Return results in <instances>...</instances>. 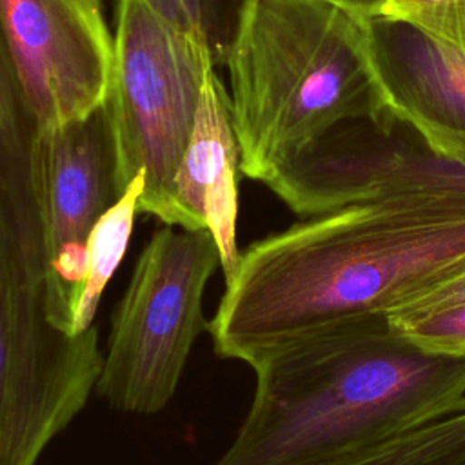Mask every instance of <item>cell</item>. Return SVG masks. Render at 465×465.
Instances as JSON below:
<instances>
[{"label":"cell","mask_w":465,"mask_h":465,"mask_svg":"<svg viewBox=\"0 0 465 465\" xmlns=\"http://www.w3.org/2000/svg\"><path fill=\"white\" fill-rule=\"evenodd\" d=\"M263 185L309 218L371 200L465 194V156L438 147L387 105L336 124L278 165Z\"/></svg>","instance_id":"obj_7"},{"label":"cell","mask_w":465,"mask_h":465,"mask_svg":"<svg viewBox=\"0 0 465 465\" xmlns=\"http://www.w3.org/2000/svg\"><path fill=\"white\" fill-rule=\"evenodd\" d=\"M169 22L202 35L214 65H223L245 0H143Z\"/></svg>","instance_id":"obj_13"},{"label":"cell","mask_w":465,"mask_h":465,"mask_svg":"<svg viewBox=\"0 0 465 465\" xmlns=\"http://www.w3.org/2000/svg\"><path fill=\"white\" fill-rule=\"evenodd\" d=\"M222 267L207 229L162 223L134 263L114 309L98 394L118 411L156 414L173 398L207 323L203 289Z\"/></svg>","instance_id":"obj_6"},{"label":"cell","mask_w":465,"mask_h":465,"mask_svg":"<svg viewBox=\"0 0 465 465\" xmlns=\"http://www.w3.org/2000/svg\"><path fill=\"white\" fill-rule=\"evenodd\" d=\"M0 22L35 131L107 102L114 49L100 7L89 0H0Z\"/></svg>","instance_id":"obj_8"},{"label":"cell","mask_w":465,"mask_h":465,"mask_svg":"<svg viewBox=\"0 0 465 465\" xmlns=\"http://www.w3.org/2000/svg\"><path fill=\"white\" fill-rule=\"evenodd\" d=\"M372 60L389 107L438 147L465 156V44L369 16Z\"/></svg>","instance_id":"obj_10"},{"label":"cell","mask_w":465,"mask_h":465,"mask_svg":"<svg viewBox=\"0 0 465 465\" xmlns=\"http://www.w3.org/2000/svg\"><path fill=\"white\" fill-rule=\"evenodd\" d=\"M341 2L352 5L354 9L361 11V13L367 15V16H371V15H374V11L378 9V5H380L383 0H341Z\"/></svg>","instance_id":"obj_19"},{"label":"cell","mask_w":465,"mask_h":465,"mask_svg":"<svg viewBox=\"0 0 465 465\" xmlns=\"http://www.w3.org/2000/svg\"><path fill=\"white\" fill-rule=\"evenodd\" d=\"M107 98L120 193L140 174V213L176 225L173 182L185 153L205 73L216 67L205 38L143 0H118Z\"/></svg>","instance_id":"obj_5"},{"label":"cell","mask_w":465,"mask_h":465,"mask_svg":"<svg viewBox=\"0 0 465 465\" xmlns=\"http://www.w3.org/2000/svg\"><path fill=\"white\" fill-rule=\"evenodd\" d=\"M29 156L56 305L73 331L89 232L122 196L107 102L82 118L33 131Z\"/></svg>","instance_id":"obj_9"},{"label":"cell","mask_w":465,"mask_h":465,"mask_svg":"<svg viewBox=\"0 0 465 465\" xmlns=\"http://www.w3.org/2000/svg\"><path fill=\"white\" fill-rule=\"evenodd\" d=\"M322 465H394L389 456L378 449H365V450H358L331 461H325Z\"/></svg>","instance_id":"obj_18"},{"label":"cell","mask_w":465,"mask_h":465,"mask_svg":"<svg viewBox=\"0 0 465 465\" xmlns=\"http://www.w3.org/2000/svg\"><path fill=\"white\" fill-rule=\"evenodd\" d=\"M0 125L5 136L16 143L31 140V134L35 131L22 105L2 22H0Z\"/></svg>","instance_id":"obj_16"},{"label":"cell","mask_w":465,"mask_h":465,"mask_svg":"<svg viewBox=\"0 0 465 465\" xmlns=\"http://www.w3.org/2000/svg\"><path fill=\"white\" fill-rule=\"evenodd\" d=\"M465 271V194L389 198L309 216L240 251L214 351L251 369L325 331L391 316Z\"/></svg>","instance_id":"obj_1"},{"label":"cell","mask_w":465,"mask_h":465,"mask_svg":"<svg viewBox=\"0 0 465 465\" xmlns=\"http://www.w3.org/2000/svg\"><path fill=\"white\" fill-rule=\"evenodd\" d=\"M391 327L427 351L465 354V303L427 314L387 316Z\"/></svg>","instance_id":"obj_15"},{"label":"cell","mask_w":465,"mask_h":465,"mask_svg":"<svg viewBox=\"0 0 465 465\" xmlns=\"http://www.w3.org/2000/svg\"><path fill=\"white\" fill-rule=\"evenodd\" d=\"M143 185L145 174L140 173L125 187L122 196L96 220L89 232L85 245L84 291L73 323L74 334H80L94 325L102 292L125 254L134 225V216L140 213Z\"/></svg>","instance_id":"obj_12"},{"label":"cell","mask_w":465,"mask_h":465,"mask_svg":"<svg viewBox=\"0 0 465 465\" xmlns=\"http://www.w3.org/2000/svg\"><path fill=\"white\" fill-rule=\"evenodd\" d=\"M465 44V0H383L374 15Z\"/></svg>","instance_id":"obj_14"},{"label":"cell","mask_w":465,"mask_h":465,"mask_svg":"<svg viewBox=\"0 0 465 465\" xmlns=\"http://www.w3.org/2000/svg\"><path fill=\"white\" fill-rule=\"evenodd\" d=\"M252 371L251 407L213 465H320L465 407V354L427 351L387 316L292 343Z\"/></svg>","instance_id":"obj_2"},{"label":"cell","mask_w":465,"mask_h":465,"mask_svg":"<svg viewBox=\"0 0 465 465\" xmlns=\"http://www.w3.org/2000/svg\"><path fill=\"white\" fill-rule=\"evenodd\" d=\"M4 143H13V145H20V143H16V142H11L7 136H5V133H4V129H2V125H0V145H4ZM22 143H25V142H22Z\"/></svg>","instance_id":"obj_20"},{"label":"cell","mask_w":465,"mask_h":465,"mask_svg":"<svg viewBox=\"0 0 465 465\" xmlns=\"http://www.w3.org/2000/svg\"><path fill=\"white\" fill-rule=\"evenodd\" d=\"M104 354L53 289L29 147L0 149V465H36L85 407Z\"/></svg>","instance_id":"obj_4"},{"label":"cell","mask_w":465,"mask_h":465,"mask_svg":"<svg viewBox=\"0 0 465 465\" xmlns=\"http://www.w3.org/2000/svg\"><path fill=\"white\" fill-rule=\"evenodd\" d=\"M465 303V271L427 291L394 314H427ZM392 316V314H391Z\"/></svg>","instance_id":"obj_17"},{"label":"cell","mask_w":465,"mask_h":465,"mask_svg":"<svg viewBox=\"0 0 465 465\" xmlns=\"http://www.w3.org/2000/svg\"><path fill=\"white\" fill-rule=\"evenodd\" d=\"M240 147L232 125L229 91L216 67L205 73L194 125L174 174L176 227L207 229L220 251L225 282L232 276L236 245Z\"/></svg>","instance_id":"obj_11"},{"label":"cell","mask_w":465,"mask_h":465,"mask_svg":"<svg viewBox=\"0 0 465 465\" xmlns=\"http://www.w3.org/2000/svg\"><path fill=\"white\" fill-rule=\"evenodd\" d=\"M93 5H96V7H100L102 9V0H89Z\"/></svg>","instance_id":"obj_21"},{"label":"cell","mask_w":465,"mask_h":465,"mask_svg":"<svg viewBox=\"0 0 465 465\" xmlns=\"http://www.w3.org/2000/svg\"><path fill=\"white\" fill-rule=\"evenodd\" d=\"M223 65L240 171L260 183L336 124L389 105L369 16L341 0H245Z\"/></svg>","instance_id":"obj_3"}]
</instances>
